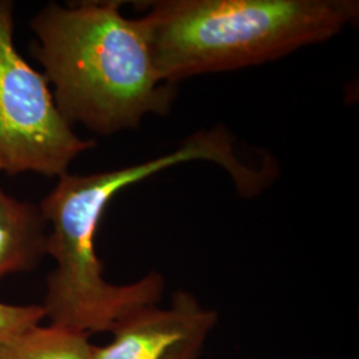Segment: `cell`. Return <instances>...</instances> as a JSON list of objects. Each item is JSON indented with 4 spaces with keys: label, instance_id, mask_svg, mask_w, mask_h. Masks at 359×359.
I'll return each instance as SVG.
<instances>
[{
    "label": "cell",
    "instance_id": "cell-1",
    "mask_svg": "<svg viewBox=\"0 0 359 359\" xmlns=\"http://www.w3.org/2000/svg\"><path fill=\"white\" fill-rule=\"evenodd\" d=\"M196 160L216 163L231 176L243 169L231 135L215 127L194 133L173 152L142 164L59 177L39 204L48 225L47 256L56 264L47 277L43 304L51 325L88 335L112 332L133 311L158 304L165 283L157 271L127 285H114L104 278L103 264L96 255V234L117 193L168 168Z\"/></svg>",
    "mask_w": 359,
    "mask_h": 359
},
{
    "label": "cell",
    "instance_id": "cell-2",
    "mask_svg": "<svg viewBox=\"0 0 359 359\" xmlns=\"http://www.w3.org/2000/svg\"><path fill=\"white\" fill-rule=\"evenodd\" d=\"M29 28L31 55L69 124L114 135L170 111L176 87L156 69L142 16L127 18L120 1L50 3Z\"/></svg>",
    "mask_w": 359,
    "mask_h": 359
},
{
    "label": "cell",
    "instance_id": "cell-3",
    "mask_svg": "<svg viewBox=\"0 0 359 359\" xmlns=\"http://www.w3.org/2000/svg\"><path fill=\"white\" fill-rule=\"evenodd\" d=\"M142 16L161 79L177 83L280 59L338 35L348 0H157Z\"/></svg>",
    "mask_w": 359,
    "mask_h": 359
},
{
    "label": "cell",
    "instance_id": "cell-4",
    "mask_svg": "<svg viewBox=\"0 0 359 359\" xmlns=\"http://www.w3.org/2000/svg\"><path fill=\"white\" fill-rule=\"evenodd\" d=\"M13 10V1L0 0V173L59 179L96 142L77 136L47 77L18 51Z\"/></svg>",
    "mask_w": 359,
    "mask_h": 359
},
{
    "label": "cell",
    "instance_id": "cell-5",
    "mask_svg": "<svg viewBox=\"0 0 359 359\" xmlns=\"http://www.w3.org/2000/svg\"><path fill=\"white\" fill-rule=\"evenodd\" d=\"M217 323L216 310L179 290L168 308L149 305L118 322L112 342L93 346L92 359H200Z\"/></svg>",
    "mask_w": 359,
    "mask_h": 359
},
{
    "label": "cell",
    "instance_id": "cell-6",
    "mask_svg": "<svg viewBox=\"0 0 359 359\" xmlns=\"http://www.w3.org/2000/svg\"><path fill=\"white\" fill-rule=\"evenodd\" d=\"M47 236L39 205L15 198L0 185V280L35 269L47 256Z\"/></svg>",
    "mask_w": 359,
    "mask_h": 359
},
{
    "label": "cell",
    "instance_id": "cell-7",
    "mask_svg": "<svg viewBox=\"0 0 359 359\" xmlns=\"http://www.w3.org/2000/svg\"><path fill=\"white\" fill-rule=\"evenodd\" d=\"M88 334L50 325L34 326L0 344V359H92Z\"/></svg>",
    "mask_w": 359,
    "mask_h": 359
},
{
    "label": "cell",
    "instance_id": "cell-8",
    "mask_svg": "<svg viewBox=\"0 0 359 359\" xmlns=\"http://www.w3.org/2000/svg\"><path fill=\"white\" fill-rule=\"evenodd\" d=\"M43 305H10L0 302V344L38 326L46 318Z\"/></svg>",
    "mask_w": 359,
    "mask_h": 359
}]
</instances>
